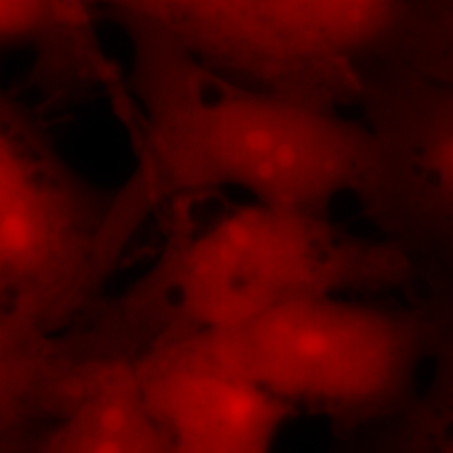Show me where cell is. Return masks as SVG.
Returning <instances> with one entry per match:
<instances>
[{"label": "cell", "mask_w": 453, "mask_h": 453, "mask_svg": "<svg viewBox=\"0 0 453 453\" xmlns=\"http://www.w3.org/2000/svg\"><path fill=\"white\" fill-rule=\"evenodd\" d=\"M120 27L133 61L113 110L160 206L240 189L250 202L327 212L361 189L364 120L225 76L147 26Z\"/></svg>", "instance_id": "1"}, {"label": "cell", "mask_w": 453, "mask_h": 453, "mask_svg": "<svg viewBox=\"0 0 453 453\" xmlns=\"http://www.w3.org/2000/svg\"><path fill=\"white\" fill-rule=\"evenodd\" d=\"M194 203H170L156 263L105 300L116 326L145 355L196 334L234 330L300 300L418 281L395 246L350 234L327 212L248 202L200 225Z\"/></svg>", "instance_id": "2"}, {"label": "cell", "mask_w": 453, "mask_h": 453, "mask_svg": "<svg viewBox=\"0 0 453 453\" xmlns=\"http://www.w3.org/2000/svg\"><path fill=\"white\" fill-rule=\"evenodd\" d=\"M160 203L134 166L120 187L82 177L41 113L0 99V336H55L105 300L139 226Z\"/></svg>", "instance_id": "3"}, {"label": "cell", "mask_w": 453, "mask_h": 453, "mask_svg": "<svg viewBox=\"0 0 453 453\" xmlns=\"http://www.w3.org/2000/svg\"><path fill=\"white\" fill-rule=\"evenodd\" d=\"M196 338L294 413L321 416L340 430L403 411L430 359V324L420 304L401 309L353 296L300 300Z\"/></svg>", "instance_id": "4"}, {"label": "cell", "mask_w": 453, "mask_h": 453, "mask_svg": "<svg viewBox=\"0 0 453 453\" xmlns=\"http://www.w3.org/2000/svg\"><path fill=\"white\" fill-rule=\"evenodd\" d=\"M370 162L357 202L430 288H453V87L359 64Z\"/></svg>", "instance_id": "5"}, {"label": "cell", "mask_w": 453, "mask_h": 453, "mask_svg": "<svg viewBox=\"0 0 453 453\" xmlns=\"http://www.w3.org/2000/svg\"><path fill=\"white\" fill-rule=\"evenodd\" d=\"M137 372L145 403L174 453H273L294 413L220 364L196 336L151 349Z\"/></svg>", "instance_id": "6"}, {"label": "cell", "mask_w": 453, "mask_h": 453, "mask_svg": "<svg viewBox=\"0 0 453 453\" xmlns=\"http://www.w3.org/2000/svg\"><path fill=\"white\" fill-rule=\"evenodd\" d=\"M137 364L90 349L72 332L44 338L47 424L9 453H174L145 403Z\"/></svg>", "instance_id": "7"}, {"label": "cell", "mask_w": 453, "mask_h": 453, "mask_svg": "<svg viewBox=\"0 0 453 453\" xmlns=\"http://www.w3.org/2000/svg\"><path fill=\"white\" fill-rule=\"evenodd\" d=\"M87 4L105 11L118 24L162 32L225 76L292 95L265 21V0H87Z\"/></svg>", "instance_id": "8"}, {"label": "cell", "mask_w": 453, "mask_h": 453, "mask_svg": "<svg viewBox=\"0 0 453 453\" xmlns=\"http://www.w3.org/2000/svg\"><path fill=\"white\" fill-rule=\"evenodd\" d=\"M4 49L34 55V84L53 97L104 90L113 99L124 73L107 57L95 32L93 13L65 0H0Z\"/></svg>", "instance_id": "9"}, {"label": "cell", "mask_w": 453, "mask_h": 453, "mask_svg": "<svg viewBox=\"0 0 453 453\" xmlns=\"http://www.w3.org/2000/svg\"><path fill=\"white\" fill-rule=\"evenodd\" d=\"M430 324L428 384L390 418L380 453H453V288H430L420 304Z\"/></svg>", "instance_id": "10"}, {"label": "cell", "mask_w": 453, "mask_h": 453, "mask_svg": "<svg viewBox=\"0 0 453 453\" xmlns=\"http://www.w3.org/2000/svg\"><path fill=\"white\" fill-rule=\"evenodd\" d=\"M372 59L453 87V0H439L433 11L416 17L399 13L388 41Z\"/></svg>", "instance_id": "11"}, {"label": "cell", "mask_w": 453, "mask_h": 453, "mask_svg": "<svg viewBox=\"0 0 453 453\" xmlns=\"http://www.w3.org/2000/svg\"><path fill=\"white\" fill-rule=\"evenodd\" d=\"M67 4H72V7H76V9H81V11H90V13H95L93 9L88 7L87 4V0H65Z\"/></svg>", "instance_id": "12"}]
</instances>
